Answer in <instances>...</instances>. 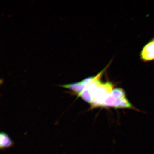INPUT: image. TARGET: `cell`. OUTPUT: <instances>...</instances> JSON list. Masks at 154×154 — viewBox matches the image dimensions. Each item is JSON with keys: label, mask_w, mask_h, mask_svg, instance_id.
<instances>
[{"label": "cell", "mask_w": 154, "mask_h": 154, "mask_svg": "<svg viewBox=\"0 0 154 154\" xmlns=\"http://www.w3.org/2000/svg\"><path fill=\"white\" fill-rule=\"evenodd\" d=\"M113 85L111 82H101L96 90L93 100L90 104L92 108L101 106L104 99L108 94L111 93Z\"/></svg>", "instance_id": "cell-1"}, {"label": "cell", "mask_w": 154, "mask_h": 154, "mask_svg": "<svg viewBox=\"0 0 154 154\" xmlns=\"http://www.w3.org/2000/svg\"><path fill=\"white\" fill-rule=\"evenodd\" d=\"M140 57L144 62L154 61V38L144 46L140 53Z\"/></svg>", "instance_id": "cell-2"}, {"label": "cell", "mask_w": 154, "mask_h": 154, "mask_svg": "<svg viewBox=\"0 0 154 154\" xmlns=\"http://www.w3.org/2000/svg\"><path fill=\"white\" fill-rule=\"evenodd\" d=\"M14 144V142L7 134L4 132L1 133L0 148L1 150H4L5 149L12 147Z\"/></svg>", "instance_id": "cell-3"}, {"label": "cell", "mask_w": 154, "mask_h": 154, "mask_svg": "<svg viewBox=\"0 0 154 154\" xmlns=\"http://www.w3.org/2000/svg\"><path fill=\"white\" fill-rule=\"evenodd\" d=\"M117 103L118 100L116 99L110 93L106 96L102 103L101 107H113L116 108Z\"/></svg>", "instance_id": "cell-4"}, {"label": "cell", "mask_w": 154, "mask_h": 154, "mask_svg": "<svg viewBox=\"0 0 154 154\" xmlns=\"http://www.w3.org/2000/svg\"><path fill=\"white\" fill-rule=\"evenodd\" d=\"M78 97H82L84 101L90 103H91L93 100L91 93L86 88L81 93L78 94Z\"/></svg>", "instance_id": "cell-5"}, {"label": "cell", "mask_w": 154, "mask_h": 154, "mask_svg": "<svg viewBox=\"0 0 154 154\" xmlns=\"http://www.w3.org/2000/svg\"><path fill=\"white\" fill-rule=\"evenodd\" d=\"M111 94L117 100H121L126 98V94L122 88H114L111 91Z\"/></svg>", "instance_id": "cell-6"}, {"label": "cell", "mask_w": 154, "mask_h": 154, "mask_svg": "<svg viewBox=\"0 0 154 154\" xmlns=\"http://www.w3.org/2000/svg\"><path fill=\"white\" fill-rule=\"evenodd\" d=\"M133 106L126 98L121 100H118V103L116 109L132 108Z\"/></svg>", "instance_id": "cell-7"}]
</instances>
